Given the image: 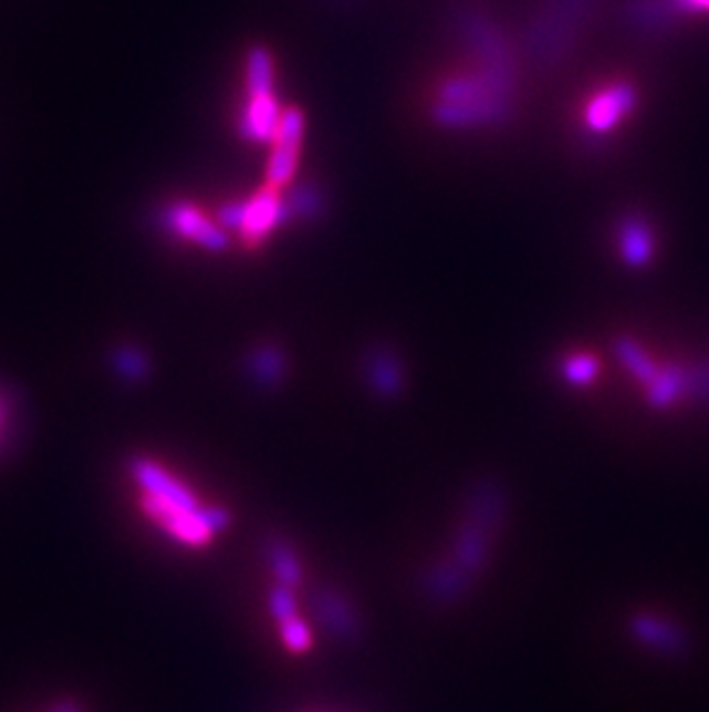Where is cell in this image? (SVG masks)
<instances>
[{
  "instance_id": "19",
  "label": "cell",
  "mask_w": 709,
  "mask_h": 712,
  "mask_svg": "<svg viewBox=\"0 0 709 712\" xmlns=\"http://www.w3.org/2000/svg\"><path fill=\"white\" fill-rule=\"evenodd\" d=\"M265 556H268V565L274 575V584H283V586H291V588H300L302 586V563L298 551L286 543V539L274 537L268 543L265 547Z\"/></svg>"
},
{
  "instance_id": "23",
  "label": "cell",
  "mask_w": 709,
  "mask_h": 712,
  "mask_svg": "<svg viewBox=\"0 0 709 712\" xmlns=\"http://www.w3.org/2000/svg\"><path fill=\"white\" fill-rule=\"evenodd\" d=\"M562 381L572 388H590L602 374V362L590 353H572L562 360Z\"/></svg>"
},
{
  "instance_id": "14",
  "label": "cell",
  "mask_w": 709,
  "mask_h": 712,
  "mask_svg": "<svg viewBox=\"0 0 709 712\" xmlns=\"http://www.w3.org/2000/svg\"><path fill=\"white\" fill-rule=\"evenodd\" d=\"M619 236V254L627 266L632 268H643L651 261V254H655V234H651L649 224L632 215L619 224L617 229Z\"/></svg>"
},
{
  "instance_id": "26",
  "label": "cell",
  "mask_w": 709,
  "mask_h": 712,
  "mask_svg": "<svg viewBox=\"0 0 709 712\" xmlns=\"http://www.w3.org/2000/svg\"><path fill=\"white\" fill-rule=\"evenodd\" d=\"M3 426H6V402L0 399V434H3Z\"/></svg>"
},
{
  "instance_id": "1",
  "label": "cell",
  "mask_w": 709,
  "mask_h": 712,
  "mask_svg": "<svg viewBox=\"0 0 709 712\" xmlns=\"http://www.w3.org/2000/svg\"><path fill=\"white\" fill-rule=\"evenodd\" d=\"M127 475L140 515L180 549L206 551L233 524L229 507L204 503L180 475L146 454L127 462Z\"/></svg>"
},
{
  "instance_id": "3",
  "label": "cell",
  "mask_w": 709,
  "mask_h": 712,
  "mask_svg": "<svg viewBox=\"0 0 709 712\" xmlns=\"http://www.w3.org/2000/svg\"><path fill=\"white\" fill-rule=\"evenodd\" d=\"M514 97L517 74L477 65L438 85L431 116L447 130L500 125L512 116Z\"/></svg>"
},
{
  "instance_id": "8",
  "label": "cell",
  "mask_w": 709,
  "mask_h": 712,
  "mask_svg": "<svg viewBox=\"0 0 709 712\" xmlns=\"http://www.w3.org/2000/svg\"><path fill=\"white\" fill-rule=\"evenodd\" d=\"M159 221L168 234H174L176 238H183L187 243H194L201 249L217 254L229 247V236H226L221 226L189 204H174L164 208L159 215Z\"/></svg>"
},
{
  "instance_id": "7",
  "label": "cell",
  "mask_w": 709,
  "mask_h": 712,
  "mask_svg": "<svg viewBox=\"0 0 709 712\" xmlns=\"http://www.w3.org/2000/svg\"><path fill=\"white\" fill-rule=\"evenodd\" d=\"M302 136H304V116L302 111L291 106L283 109L281 123L277 130V136L272 141V153L268 162L265 178L270 187H289L295 178L300 148H302Z\"/></svg>"
},
{
  "instance_id": "9",
  "label": "cell",
  "mask_w": 709,
  "mask_h": 712,
  "mask_svg": "<svg viewBox=\"0 0 709 712\" xmlns=\"http://www.w3.org/2000/svg\"><path fill=\"white\" fill-rule=\"evenodd\" d=\"M286 221L289 219L286 208H283V196L277 187L265 185L244 202V217L238 234L247 245L257 247L277 229V226Z\"/></svg>"
},
{
  "instance_id": "20",
  "label": "cell",
  "mask_w": 709,
  "mask_h": 712,
  "mask_svg": "<svg viewBox=\"0 0 709 712\" xmlns=\"http://www.w3.org/2000/svg\"><path fill=\"white\" fill-rule=\"evenodd\" d=\"M627 14L636 31L659 33L666 31L679 12L675 10L672 0H634Z\"/></svg>"
},
{
  "instance_id": "24",
  "label": "cell",
  "mask_w": 709,
  "mask_h": 712,
  "mask_svg": "<svg viewBox=\"0 0 709 712\" xmlns=\"http://www.w3.org/2000/svg\"><path fill=\"white\" fill-rule=\"evenodd\" d=\"M116 367H118V372L129 381L146 379L148 372H150L148 358L140 353L138 349H132V347H125V349H121L116 353Z\"/></svg>"
},
{
  "instance_id": "18",
  "label": "cell",
  "mask_w": 709,
  "mask_h": 712,
  "mask_svg": "<svg viewBox=\"0 0 709 712\" xmlns=\"http://www.w3.org/2000/svg\"><path fill=\"white\" fill-rule=\"evenodd\" d=\"M615 355L619 364L632 374V379L638 381L643 388H647L661 372V367L651 360L649 353L632 337H619L615 341Z\"/></svg>"
},
{
  "instance_id": "2",
  "label": "cell",
  "mask_w": 709,
  "mask_h": 712,
  "mask_svg": "<svg viewBox=\"0 0 709 712\" xmlns=\"http://www.w3.org/2000/svg\"><path fill=\"white\" fill-rule=\"evenodd\" d=\"M504 519V494L498 484L484 482L470 494L459 533L449 556L434 565L421 586L436 605H453L484 572Z\"/></svg>"
},
{
  "instance_id": "4",
  "label": "cell",
  "mask_w": 709,
  "mask_h": 712,
  "mask_svg": "<svg viewBox=\"0 0 709 712\" xmlns=\"http://www.w3.org/2000/svg\"><path fill=\"white\" fill-rule=\"evenodd\" d=\"M597 0H544L525 33V51L536 65L551 68L570 53Z\"/></svg>"
},
{
  "instance_id": "16",
  "label": "cell",
  "mask_w": 709,
  "mask_h": 712,
  "mask_svg": "<svg viewBox=\"0 0 709 712\" xmlns=\"http://www.w3.org/2000/svg\"><path fill=\"white\" fill-rule=\"evenodd\" d=\"M689 394V369L661 367L659 376L645 388V399L651 409L664 411Z\"/></svg>"
},
{
  "instance_id": "13",
  "label": "cell",
  "mask_w": 709,
  "mask_h": 712,
  "mask_svg": "<svg viewBox=\"0 0 709 712\" xmlns=\"http://www.w3.org/2000/svg\"><path fill=\"white\" fill-rule=\"evenodd\" d=\"M632 634L640 646L664 652V654H679L687 646L682 630H679L675 622L659 618L655 613L634 616L632 618Z\"/></svg>"
},
{
  "instance_id": "12",
  "label": "cell",
  "mask_w": 709,
  "mask_h": 712,
  "mask_svg": "<svg viewBox=\"0 0 709 712\" xmlns=\"http://www.w3.org/2000/svg\"><path fill=\"white\" fill-rule=\"evenodd\" d=\"M281 106L274 93L265 95H249L247 106L240 116V132L251 144H272L279 123H281Z\"/></svg>"
},
{
  "instance_id": "15",
  "label": "cell",
  "mask_w": 709,
  "mask_h": 712,
  "mask_svg": "<svg viewBox=\"0 0 709 712\" xmlns=\"http://www.w3.org/2000/svg\"><path fill=\"white\" fill-rule=\"evenodd\" d=\"M316 611L321 616L323 628L332 637H338L344 641H353L357 637V628H359L357 613L351 607V602H346L338 592L321 590L316 595Z\"/></svg>"
},
{
  "instance_id": "21",
  "label": "cell",
  "mask_w": 709,
  "mask_h": 712,
  "mask_svg": "<svg viewBox=\"0 0 709 712\" xmlns=\"http://www.w3.org/2000/svg\"><path fill=\"white\" fill-rule=\"evenodd\" d=\"M244 81H247V93L249 95H265L272 93L274 85V63L268 49L263 47H253L247 53V70H244Z\"/></svg>"
},
{
  "instance_id": "17",
  "label": "cell",
  "mask_w": 709,
  "mask_h": 712,
  "mask_svg": "<svg viewBox=\"0 0 709 712\" xmlns=\"http://www.w3.org/2000/svg\"><path fill=\"white\" fill-rule=\"evenodd\" d=\"M286 355L274 344H261L253 349L247 358V372L253 383L261 388H277L286 379Z\"/></svg>"
},
{
  "instance_id": "11",
  "label": "cell",
  "mask_w": 709,
  "mask_h": 712,
  "mask_svg": "<svg viewBox=\"0 0 709 712\" xmlns=\"http://www.w3.org/2000/svg\"><path fill=\"white\" fill-rule=\"evenodd\" d=\"M366 383L380 399H396L406 388L404 364L389 347H372L364 355Z\"/></svg>"
},
{
  "instance_id": "10",
  "label": "cell",
  "mask_w": 709,
  "mask_h": 712,
  "mask_svg": "<svg viewBox=\"0 0 709 712\" xmlns=\"http://www.w3.org/2000/svg\"><path fill=\"white\" fill-rule=\"evenodd\" d=\"M636 104V91L629 83H615L594 95L585 111V123L592 132L613 130Z\"/></svg>"
},
{
  "instance_id": "22",
  "label": "cell",
  "mask_w": 709,
  "mask_h": 712,
  "mask_svg": "<svg viewBox=\"0 0 709 712\" xmlns=\"http://www.w3.org/2000/svg\"><path fill=\"white\" fill-rule=\"evenodd\" d=\"M286 219H314L323 213V192L314 183H300L283 196Z\"/></svg>"
},
{
  "instance_id": "5",
  "label": "cell",
  "mask_w": 709,
  "mask_h": 712,
  "mask_svg": "<svg viewBox=\"0 0 709 712\" xmlns=\"http://www.w3.org/2000/svg\"><path fill=\"white\" fill-rule=\"evenodd\" d=\"M457 31L466 42L468 51L475 55L479 68L517 74L514 49L509 47L500 28L487 14L472 12V10L459 14Z\"/></svg>"
},
{
  "instance_id": "6",
  "label": "cell",
  "mask_w": 709,
  "mask_h": 712,
  "mask_svg": "<svg viewBox=\"0 0 709 712\" xmlns=\"http://www.w3.org/2000/svg\"><path fill=\"white\" fill-rule=\"evenodd\" d=\"M268 613L277 625L281 646L291 654H306L314 648V630L300 613L298 590L283 584H274L268 590Z\"/></svg>"
},
{
  "instance_id": "25",
  "label": "cell",
  "mask_w": 709,
  "mask_h": 712,
  "mask_svg": "<svg viewBox=\"0 0 709 712\" xmlns=\"http://www.w3.org/2000/svg\"><path fill=\"white\" fill-rule=\"evenodd\" d=\"M672 6L679 14L685 12H705L709 10V0H672Z\"/></svg>"
}]
</instances>
